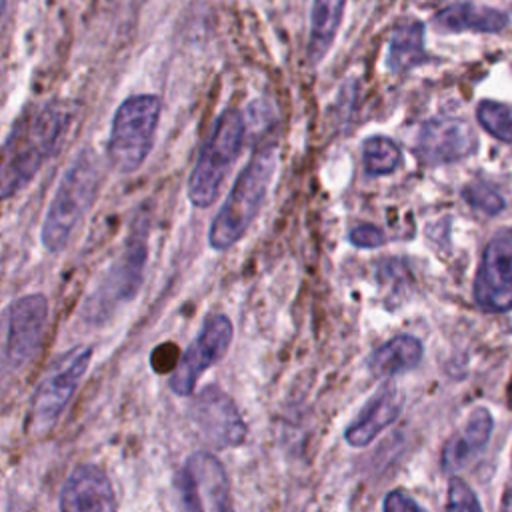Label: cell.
Masks as SVG:
<instances>
[{"label": "cell", "mask_w": 512, "mask_h": 512, "mask_svg": "<svg viewBox=\"0 0 512 512\" xmlns=\"http://www.w3.org/2000/svg\"><path fill=\"white\" fill-rule=\"evenodd\" d=\"M76 104L50 100L28 108L0 148V200L22 190L66 140L76 118Z\"/></svg>", "instance_id": "cell-1"}, {"label": "cell", "mask_w": 512, "mask_h": 512, "mask_svg": "<svg viewBox=\"0 0 512 512\" xmlns=\"http://www.w3.org/2000/svg\"><path fill=\"white\" fill-rule=\"evenodd\" d=\"M272 172V148L256 150L248 164L236 176L232 190L228 192L222 208L218 210L210 226L208 242L214 250H226L244 236V232L248 230L250 222L254 220L264 202Z\"/></svg>", "instance_id": "cell-2"}, {"label": "cell", "mask_w": 512, "mask_h": 512, "mask_svg": "<svg viewBox=\"0 0 512 512\" xmlns=\"http://www.w3.org/2000/svg\"><path fill=\"white\" fill-rule=\"evenodd\" d=\"M98 188V162L90 150L80 152L62 176L42 222V244L50 252L68 246Z\"/></svg>", "instance_id": "cell-3"}, {"label": "cell", "mask_w": 512, "mask_h": 512, "mask_svg": "<svg viewBox=\"0 0 512 512\" xmlns=\"http://www.w3.org/2000/svg\"><path fill=\"white\" fill-rule=\"evenodd\" d=\"M160 108V98L154 94H134L118 106L106 144L116 170L126 174L142 166L154 142Z\"/></svg>", "instance_id": "cell-4"}, {"label": "cell", "mask_w": 512, "mask_h": 512, "mask_svg": "<svg viewBox=\"0 0 512 512\" xmlns=\"http://www.w3.org/2000/svg\"><path fill=\"white\" fill-rule=\"evenodd\" d=\"M244 138V118L238 110L228 108L224 110L214 128L210 138L200 150V156L192 168L188 178V198L196 208L210 206L220 190V184L236 160Z\"/></svg>", "instance_id": "cell-5"}, {"label": "cell", "mask_w": 512, "mask_h": 512, "mask_svg": "<svg viewBox=\"0 0 512 512\" xmlns=\"http://www.w3.org/2000/svg\"><path fill=\"white\" fill-rule=\"evenodd\" d=\"M146 262V224L134 228L122 256L102 278L100 286L84 304V318L92 324L104 322L110 314L132 300L142 284V272Z\"/></svg>", "instance_id": "cell-6"}, {"label": "cell", "mask_w": 512, "mask_h": 512, "mask_svg": "<svg viewBox=\"0 0 512 512\" xmlns=\"http://www.w3.org/2000/svg\"><path fill=\"white\" fill-rule=\"evenodd\" d=\"M90 358V346H76L52 364L32 396L30 420L34 432H46L56 424L74 390L78 388L82 376L86 374Z\"/></svg>", "instance_id": "cell-7"}, {"label": "cell", "mask_w": 512, "mask_h": 512, "mask_svg": "<svg viewBox=\"0 0 512 512\" xmlns=\"http://www.w3.org/2000/svg\"><path fill=\"white\" fill-rule=\"evenodd\" d=\"M232 322L224 314L206 318L196 340L184 350L176 370L170 376V390L178 396H190L200 376L216 364L232 342Z\"/></svg>", "instance_id": "cell-8"}, {"label": "cell", "mask_w": 512, "mask_h": 512, "mask_svg": "<svg viewBox=\"0 0 512 512\" xmlns=\"http://www.w3.org/2000/svg\"><path fill=\"white\" fill-rule=\"evenodd\" d=\"M474 300L484 312L512 310V232L488 242L474 280Z\"/></svg>", "instance_id": "cell-9"}, {"label": "cell", "mask_w": 512, "mask_h": 512, "mask_svg": "<svg viewBox=\"0 0 512 512\" xmlns=\"http://www.w3.org/2000/svg\"><path fill=\"white\" fill-rule=\"evenodd\" d=\"M192 420L214 448H232L246 440V424L234 400L218 386H206L192 404Z\"/></svg>", "instance_id": "cell-10"}, {"label": "cell", "mask_w": 512, "mask_h": 512, "mask_svg": "<svg viewBox=\"0 0 512 512\" xmlns=\"http://www.w3.org/2000/svg\"><path fill=\"white\" fill-rule=\"evenodd\" d=\"M48 320V300L44 294H26L8 310L6 358L18 368L28 362L42 344Z\"/></svg>", "instance_id": "cell-11"}, {"label": "cell", "mask_w": 512, "mask_h": 512, "mask_svg": "<svg viewBox=\"0 0 512 512\" xmlns=\"http://www.w3.org/2000/svg\"><path fill=\"white\" fill-rule=\"evenodd\" d=\"M476 146V134L466 120L434 118L422 126L416 142V154L422 162L436 166L462 160L470 156Z\"/></svg>", "instance_id": "cell-12"}, {"label": "cell", "mask_w": 512, "mask_h": 512, "mask_svg": "<svg viewBox=\"0 0 512 512\" xmlns=\"http://www.w3.org/2000/svg\"><path fill=\"white\" fill-rule=\"evenodd\" d=\"M60 512H116L108 474L96 464H78L62 486Z\"/></svg>", "instance_id": "cell-13"}, {"label": "cell", "mask_w": 512, "mask_h": 512, "mask_svg": "<svg viewBox=\"0 0 512 512\" xmlns=\"http://www.w3.org/2000/svg\"><path fill=\"white\" fill-rule=\"evenodd\" d=\"M402 410V394L396 386L384 384L358 412V416L344 430V440L362 448L368 446L384 428H388Z\"/></svg>", "instance_id": "cell-14"}, {"label": "cell", "mask_w": 512, "mask_h": 512, "mask_svg": "<svg viewBox=\"0 0 512 512\" xmlns=\"http://www.w3.org/2000/svg\"><path fill=\"white\" fill-rule=\"evenodd\" d=\"M494 430V418L488 408H474L464 426L452 434L442 450V470L454 474L474 460L490 440Z\"/></svg>", "instance_id": "cell-15"}, {"label": "cell", "mask_w": 512, "mask_h": 512, "mask_svg": "<svg viewBox=\"0 0 512 512\" xmlns=\"http://www.w3.org/2000/svg\"><path fill=\"white\" fill-rule=\"evenodd\" d=\"M422 356V342L416 336L400 334L384 342L370 354L368 368L376 378H392L416 368Z\"/></svg>", "instance_id": "cell-16"}, {"label": "cell", "mask_w": 512, "mask_h": 512, "mask_svg": "<svg viewBox=\"0 0 512 512\" xmlns=\"http://www.w3.org/2000/svg\"><path fill=\"white\" fill-rule=\"evenodd\" d=\"M438 28L448 32H500L508 24V16L496 8L476 6L472 2H456L434 16Z\"/></svg>", "instance_id": "cell-17"}, {"label": "cell", "mask_w": 512, "mask_h": 512, "mask_svg": "<svg viewBox=\"0 0 512 512\" xmlns=\"http://www.w3.org/2000/svg\"><path fill=\"white\" fill-rule=\"evenodd\" d=\"M186 462L190 464L202 486L204 500L208 502L210 512H234L228 478L222 464L208 452H196Z\"/></svg>", "instance_id": "cell-18"}, {"label": "cell", "mask_w": 512, "mask_h": 512, "mask_svg": "<svg viewBox=\"0 0 512 512\" xmlns=\"http://www.w3.org/2000/svg\"><path fill=\"white\" fill-rule=\"evenodd\" d=\"M424 58V24L418 20L396 24L388 42V68L392 72H406L422 64Z\"/></svg>", "instance_id": "cell-19"}, {"label": "cell", "mask_w": 512, "mask_h": 512, "mask_svg": "<svg viewBox=\"0 0 512 512\" xmlns=\"http://www.w3.org/2000/svg\"><path fill=\"white\" fill-rule=\"evenodd\" d=\"M346 0H314L310 14V42L308 58L312 62L320 60L322 54L334 40V34L340 26Z\"/></svg>", "instance_id": "cell-20"}, {"label": "cell", "mask_w": 512, "mask_h": 512, "mask_svg": "<svg viewBox=\"0 0 512 512\" xmlns=\"http://www.w3.org/2000/svg\"><path fill=\"white\" fill-rule=\"evenodd\" d=\"M362 160L370 176H382L398 168L402 154L400 148L390 138L372 136L362 144Z\"/></svg>", "instance_id": "cell-21"}, {"label": "cell", "mask_w": 512, "mask_h": 512, "mask_svg": "<svg viewBox=\"0 0 512 512\" xmlns=\"http://www.w3.org/2000/svg\"><path fill=\"white\" fill-rule=\"evenodd\" d=\"M476 118L494 138L512 142V104L482 100L476 108Z\"/></svg>", "instance_id": "cell-22"}, {"label": "cell", "mask_w": 512, "mask_h": 512, "mask_svg": "<svg viewBox=\"0 0 512 512\" xmlns=\"http://www.w3.org/2000/svg\"><path fill=\"white\" fill-rule=\"evenodd\" d=\"M174 488H176L180 512H204V494L188 462L176 472Z\"/></svg>", "instance_id": "cell-23"}, {"label": "cell", "mask_w": 512, "mask_h": 512, "mask_svg": "<svg viewBox=\"0 0 512 512\" xmlns=\"http://www.w3.org/2000/svg\"><path fill=\"white\" fill-rule=\"evenodd\" d=\"M446 512H482L476 492L458 476H452L448 482Z\"/></svg>", "instance_id": "cell-24"}, {"label": "cell", "mask_w": 512, "mask_h": 512, "mask_svg": "<svg viewBox=\"0 0 512 512\" xmlns=\"http://www.w3.org/2000/svg\"><path fill=\"white\" fill-rule=\"evenodd\" d=\"M462 196L472 208H476L484 214H498L504 208L502 196L486 184H468L462 190Z\"/></svg>", "instance_id": "cell-25"}, {"label": "cell", "mask_w": 512, "mask_h": 512, "mask_svg": "<svg viewBox=\"0 0 512 512\" xmlns=\"http://www.w3.org/2000/svg\"><path fill=\"white\" fill-rule=\"evenodd\" d=\"M384 512H426L406 490H390L382 502Z\"/></svg>", "instance_id": "cell-26"}, {"label": "cell", "mask_w": 512, "mask_h": 512, "mask_svg": "<svg viewBox=\"0 0 512 512\" xmlns=\"http://www.w3.org/2000/svg\"><path fill=\"white\" fill-rule=\"evenodd\" d=\"M350 242L358 248H376L386 242V236L380 228H376L372 224H360V226L352 228Z\"/></svg>", "instance_id": "cell-27"}, {"label": "cell", "mask_w": 512, "mask_h": 512, "mask_svg": "<svg viewBox=\"0 0 512 512\" xmlns=\"http://www.w3.org/2000/svg\"><path fill=\"white\" fill-rule=\"evenodd\" d=\"M500 512H512V486L504 490L500 500Z\"/></svg>", "instance_id": "cell-28"}, {"label": "cell", "mask_w": 512, "mask_h": 512, "mask_svg": "<svg viewBox=\"0 0 512 512\" xmlns=\"http://www.w3.org/2000/svg\"><path fill=\"white\" fill-rule=\"evenodd\" d=\"M6 4H8V0H0V18H2L4 10H6Z\"/></svg>", "instance_id": "cell-29"}]
</instances>
